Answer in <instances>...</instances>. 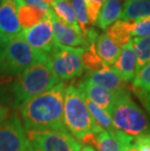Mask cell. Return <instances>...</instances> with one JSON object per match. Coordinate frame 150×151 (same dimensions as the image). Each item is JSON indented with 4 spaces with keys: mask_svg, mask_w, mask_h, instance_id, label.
Returning a JSON list of instances; mask_svg holds the SVG:
<instances>
[{
    "mask_svg": "<svg viewBox=\"0 0 150 151\" xmlns=\"http://www.w3.org/2000/svg\"><path fill=\"white\" fill-rule=\"evenodd\" d=\"M130 88L150 113V63L136 73Z\"/></svg>",
    "mask_w": 150,
    "mask_h": 151,
    "instance_id": "cell-16",
    "label": "cell"
},
{
    "mask_svg": "<svg viewBox=\"0 0 150 151\" xmlns=\"http://www.w3.org/2000/svg\"><path fill=\"white\" fill-rule=\"evenodd\" d=\"M43 1H44V2H45V3H46V4H48V5H50V4H51V3H52V2H53V0H43Z\"/></svg>",
    "mask_w": 150,
    "mask_h": 151,
    "instance_id": "cell-35",
    "label": "cell"
},
{
    "mask_svg": "<svg viewBox=\"0 0 150 151\" xmlns=\"http://www.w3.org/2000/svg\"><path fill=\"white\" fill-rule=\"evenodd\" d=\"M23 2H24V4L32 6V7H35L44 12H47L50 8V6L46 4L43 0H23Z\"/></svg>",
    "mask_w": 150,
    "mask_h": 151,
    "instance_id": "cell-31",
    "label": "cell"
},
{
    "mask_svg": "<svg viewBox=\"0 0 150 151\" xmlns=\"http://www.w3.org/2000/svg\"><path fill=\"white\" fill-rule=\"evenodd\" d=\"M124 1H125V2H126V1H128V0H124Z\"/></svg>",
    "mask_w": 150,
    "mask_h": 151,
    "instance_id": "cell-36",
    "label": "cell"
},
{
    "mask_svg": "<svg viewBox=\"0 0 150 151\" xmlns=\"http://www.w3.org/2000/svg\"><path fill=\"white\" fill-rule=\"evenodd\" d=\"M63 124L75 139L81 140L90 134H98L103 130L95 124L85 104L84 94L74 84L66 86L63 104Z\"/></svg>",
    "mask_w": 150,
    "mask_h": 151,
    "instance_id": "cell-3",
    "label": "cell"
},
{
    "mask_svg": "<svg viewBox=\"0 0 150 151\" xmlns=\"http://www.w3.org/2000/svg\"><path fill=\"white\" fill-rule=\"evenodd\" d=\"M105 34L120 48L123 47L132 40L129 21H116L106 28Z\"/></svg>",
    "mask_w": 150,
    "mask_h": 151,
    "instance_id": "cell-21",
    "label": "cell"
},
{
    "mask_svg": "<svg viewBox=\"0 0 150 151\" xmlns=\"http://www.w3.org/2000/svg\"><path fill=\"white\" fill-rule=\"evenodd\" d=\"M84 79L103 87L104 89L115 94L128 89L127 83L121 78L116 70L110 66H105L104 68L95 72H87Z\"/></svg>",
    "mask_w": 150,
    "mask_h": 151,
    "instance_id": "cell-14",
    "label": "cell"
},
{
    "mask_svg": "<svg viewBox=\"0 0 150 151\" xmlns=\"http://www.w3.org/2000/svg\"><path fill=\"white\" fill-rule=\"evenodd\" d=\"M131 35L135 37L150 36V17L139 21H129Z\"/></svg>",
    "mask_w": 150,
    "mask_h": 151,
    "instance_id": "cell-28",
    "label": "cell"
},
{
    "mask_svg": "<svg viewBox=\"0 0 150 151\" xmlns=\"http://www.w3.org/2000/svg\"><path fill=\"white\" fill-rule=\"evenodd\" d=\"M95 48L98 56L105 66L114 65L121 53V48L116 45L105 33L98 34L95 41Z\"/></svg>",
    "mask_w": 150,
    "mask_h": 151,
    "instance_id": "cell-17",
    "label": "cell"
},
{
    "mask_svg": "<svg viewBox=\"0 0 150 151\" xmlns=\"http://www.w3.org/2000/svg\"><path fill=\"white\" fill-rule=\"evenodd\" d=\"M123 4L121 0H105L100 9L97 21V27L100 29H106L120 19Z\"/></svg>",
    "mask_w": 150,
    "mask_h": 151,
    "instance_id": "cell-19",
    "label": "cell"
},
{
    "mask_svg": "<svg viewBox=\"0 0 150 151\" xmlns=\"http://www.w3.org/2000/svg\"><path fill=\"white\" fill-rule=\"evenodd\" d=\"M47 60L46 53L33 49L19 35L6 43L0 60V68L8 74L17 76L34 63Z\"/></svg>",
    "mask_w": 150,
    "mask_h": 151,
    "instance_id": "cell-5",
    "label": "cell"
},
{
    "mask_svg": "<svg viewBox=\"0 0 150 151\" xmlns=\"http://www.w3.org/2000/svg\"><path fill=\"white\" fill-rule=\"evenodd\" d=\"M16 76L8 74L0 68V104L13 107L12 87Z\"/></svg>",
    "mask_w": 150,
    "mask_h": 151,
    "instance_id": "cell-26",
    "label": "cell"
},
{
    "mask_svg": "<svg viewBox=\"0 0 150 151\" xmlns=\"http://www.w3.org/2000/svg\"><path fill=\"white\" fill-rule=\"evenodd\" d=\"M84 99H85V104L87 105L88 110L90 112L92 118L94 119V121L98 127L105 131H112L115 129L112 125L111 116L107 112H105L103 109L98 107L97 104H94L92 101H90L85 95H84Z\"/></svg>",
    "mask_w": 150,
    "mask_h": 151,
    "instance_id": "cell-24",
    "label": "cell"
},
{
    "mask_svg": "<svg viewBox=\"0 0 150 151\" xmlns=\"http://www.w3.org/2000/svg\"><path fill=\"white\" fill-rule=\"evenodd\" d=\"M23 0H0V38L7 43L22 33L18 19V7Z\"/></svg>",
    "mask_w": 150,
    "mask_h": 151,
    "instance_id": "cell-11",
    "label": "cell"
},
{
    "mask_svg": "<svg viewBox=\"0 0 150 151\" xmlns=\"http://www.w3.org/2000/svg\"><path fill=\"white\" fill-rule=\"evenodd\" d=\"M5 46H6V43L1 39V38H0V60H1V58L3 56V53H4Z\"/></svg>",
    "mask_w": 150,
    "mask_h": 151,
    "instance_id": "cell-33",
    "label": "cell"
},
{
    "mask_svg": "<svg viewBox=\"0 0 150 151\" xmlns=\"http://www.w3.org/2000/svg\"><path fill=\"white\" fill-rule=\"evenodd\" d=\"M83 48L66 47L55 43L52 51L48 54L49 62L54 73L62 80L74 79L84 73L81 54Z\"/></svg>",
    "mask_w": 150,
    "mask_h": 151,
    "instance_id": "cell-7",
    "label": "cell"
},
{
    "mask_svg": "<svg viewBox=\"0 0 150 151\" xmlns=\"http://www.w3.org/2000/svg\"><path fill=\"white\" fill-rule=\"evenodd\" d=\"M80 151H95V150L94 149V147H92L90 145H85L80 149Z\"/></svg>",
    "mask_w": 150,
    "mask_h": 151,
    "instance_id": "cell-34",
    "label": "cell"
},
{
    "mask_svg": "<svg viewBox=\"0 0 150 151\" xmlns=\"http://www.w3.org/2000/svg\"><path fill=\"white\" fill-rule=\"evenodd\" d=\"M47 12L32 7V6L22 4L18 7V19L22 28L27 29L46 17Z\"/></svg>",
    "mask_w": 150,
    "mask_h": 151,
    "instance_id": "cell-22",
    "label": "cell"
},
{
    "mask_svg": "<svg viewBox=\"0 0 150 151\" xmlns=\"http://www.w3.org/2000/svg\"><path fill=\"white\" fill-rule=\"evenodd\" d=\"M133 146L138 151H150V132L135 137Z\"/></svg>",
    "mask_w": 150,
    "mask_h": 151,
    "instance_id": "cell-30",
    "label": "cell"
},
{
    "mask_svg": "<svg viewBox=\"0 0 150 151\" xmlns=\"http://www.w3.org/2000/svg\"><path fill=\"white\" fill-rule=\"evenodd\" d=\"M112 67L126 83L133 82L136 74V56L132 40L121 47V53Z\"/></svg>",
    "mask_w": 150,
    "mask_h": 151,
    "instance_id": "cell-15",
    "label": "cell"
},
{
    "mask_svg": "<svg viewBox=\"0 0 150 151\" xmlns=\"http://www.w3.org/2000/svg\"><path fill=\"white\" fill-rule=\"evenodd\" d=\"M20 35L33 49L46 53L47 55L49 54L56 42L54 39L52 22L48 11L46 17L42 21L27 29H24Z\"/></svg>",
    "mask_w": 150,
    "mask_h": 151,
    "instance_id": "cell-10",
    "label": "cell"
},
{
    "mask_svg": "<svg viewBox=\"0 0 150 151\" xmlns=\"http://www.w3.org/2000/svg\"><path fill=\"white\" fill-rule=\"evenodd\" d=\"M51 5H52V10L60 21H62L65 24L73 28L76 32L82 34L69 0H53Z\"/></svg>",
    "mask_w": 150,
    "mask_h": 151,
    "instance_id": "cell-20",
    "label": "cell"
},
{
    "mask_svg": "<svg viewBox=\"0 0 150 151\" xmlns=\"http://www.w3.org/2000/svg\"><path fill=\"white\" fill-rule=\"evenodd\" d=\"M116 130L132 137L150 132V122L146 114L131 97L129 89L117 94L114 107L110 114Z\"/></svg>",
    "mask_w": 150,
    "mask_h": 151,
    "instance_id": "cell-4",
    "label": "cell"
},
{
    "mask_svg": "<svg viewBox=\"0 0 150 151\" xmlns=\"http://www.w3.org/2000/svg\"><path fill=\"white\" fill-rule=\"evenodd\" d=\"M0 151H30L18 112H13L0 124Z\"/></svg>",
    "mask_w": 150,
    "mask_h": 151,
    "instance_id": "cell-8",
    "label": "cell"
},
{
    "mask_svg": "<svg viewBox=\"0 0 150 151\" xmlns=\"http://www.w3.org/2000/svg\"><path fill=\"white\" fill-rule=\"evenodd\" d=\"M11 113V108L6 105L0 104V124L3 123L6 119H8Z\"/></svg>",
    "mask_w": 150,
    "mask_h": 151,
    "instance_id": "cell-32",
    "label": "cell"
},
{
    "mask_svg": "<svg viewBox=\"0 0 150 151\" xmlns=\"http://www.w3.org/2000/svg\"><path fill=\"white\" fill-rule=\"evenodd\" d=\"M30 151H80L82 143L66 129L25 131Z\"/></svg>",
    "mask_w": 150,
    "mask_h": 151,
    "instance_id": "cell-6",
    "label": "cell"
},
{
    "mask_svg": "<svg viewBox=\"0 0 150 151\" xmlns=\"http://www.w3.org/2000/svg\"><path fill=\"white\" fill-rule=\"evenodd\" d=\"M59 83L60 79L51 67L49 58L45 62L34 63L16 76L12 87L13 107H19L24 101L43 94Z\"/></svg>",
    "mask_w": 150,
    "mask_h": 151,
    "instance_id": "cell-2",
    "label": "cell"
},
{
    "mask_svg": "<svg viewBox=\"0 0 150 151\" xmlns=\"http://www.w3.org/2000/svg\"><path fill=\"white\" fill-rule=\"evenodd\" d=\"M77 87L90 101L95 104L98 107L103 109L108 114H111L115 104L117 94L112 93L103 87L91 83L83 78L77 84Z\"/></svg>",
    "mask_w": 150,
    "mask_h": 151,
    "instance_id": "cell-13",
    "label": "cell"
},
{
    "mask_svg": "<svg viewBox=\"0 0 150 151\" xmlns=\"http://www.w3.org/2000/svg\"><path fill=\"white\" fill-rule=\"evenodd\" d=\"M133 45L136 56V73L150 63V36L133 37Z\"/></svg>",
    "mask_w": 150,
    "mask_h": 151,
    "instance_id": "cell-23",
    "label": "cell"
},
{
    "mask_svg": "<svg viewBox=\"0 0 150 151\" xmlns=\"http://www.w3.org/2000/svg\"><path fill=\"white\" fill-rule=\"evenodd\" d=\"M133 139L123 132L114 129L87 134L80 141L87 145H93L98 151H124L128 145L133 143Z\"/></svg>",
    "mask_w": 150,
    "mask_h": 151,
    "instance_id": "cell-9",
    "label": "cell"
},
{
    "mask_svg": "<svg viewBox=\"0 0 150 151\" xmlns=\"http://www.w3.org/2000/svg\"><path fill=\"white\" fill-rule=\"evenodd\" d=\"M70 3H71L73 11H74L79 27H80L82 31L83 36L85 37L86 33L88 32V30L92 27H90V24H89L87 9H86V4L84 0H70Z\"/></svg>",
    "mask_w": 150,
    "mask_h": 151,
    "instance_id": "cell-27",
    "label": "cell"
},
{
    "mask_svg": "<svg viewBox=\"0 0 150 151\" xmlns=\"http://www.w3.org/2000/svg\"><path fill=\"white\" fill-rule=\"evenodd\" d=\"M81 60L83 66L88 72H95L105 67L103 60L98 56L95 48V43H91L88 47L83 48L81 54Z\"/></svg>",
    "mask_w": 150,
    "mask_h": 151,
    "instance_id": "cell-25",
    "label": "cell"
},
{
    "mask_svg": "<svg viewBox=\"0 0 150 151\" xmlns=\"http://www.w3.org/2000/svg\"><path fill=\"white\" fill-rule=\"evenodd\" d=\"M150 17V0H128L123 4L120 20L139 21Z\"/></svg>",
    "mask_w": 150,
    "mask_h": 151,
    "instance_id": "cell-18",
    "label": "cell"
},
{
    "mask_svg": "<svg viewBox=\"0 0 150 151\" xmlns=\"http://www.w3.org/2000/svg\"><path fill=\"white\" fill-rule=\"evenodd\" d=\"M105 0H84L87 9V15L90 27L97 24L100 9L103 7Z\"/></svg>",
    "mask_w": 150,
    "mask_h": 151,
    "instance_id": "cell-29",
    "label": "cell"
},
{
    "mask_svg": "<svg viewBox=\"0 0 150 151\" xmlns=\"http://www.w3.org/2000/svg\"><path fill=\"white\" fill-rule=\"evenodd\" d=\"M48 14L52 22L54 39L56 43L72 48H85L90 45L87 42L86 38L83 36V34L76 32L73 28L60 21L54 13L52 8H49Z\"/></svg>",
    "mask_w": 150,
    "mask_h": 151,
    "instance_id": "cell-12",
    "label": "cell"
},
{
    "mask_svg": "<svg viewBox=\"0 0 150 151\" xmlns=\"http://www.w3.org/2000/svg\"><path fill=\"white\" fill-rule=\"evenodd\" d=\"M66 86L65 82H60L47 92L24 101L18 107L24 131L65 129L63 104Z\"/></svg>",
    "mask_w": 150,
    "mask_h": 151,
    "instance_id": "cell-1",
    "label": "cell"
}]
</instances>
